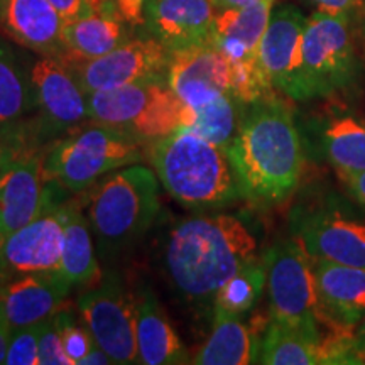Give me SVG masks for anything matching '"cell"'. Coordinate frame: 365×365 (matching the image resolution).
<instances>
[{
	"label": "cell",
	"mask_w": 365,
	"mask_h": 365,
	"mask_svg": "<svg viewBox=\"0 0 365 365\" xmlns=\"http://www.w3.org/2000/svg\"><path fill=\"white\" fill-rule=\"evenodd\" d=\"M227 156L240 196L254 207L286 202L303 175V144L293 112L276 95L247 105Z\"/></svg>",
	"instance_id": "cell-1"
},
{
	"label": "cell",
	"mask_w": 365,
	"mask_h": 365,
	"mask_svg": "<svg viewBox=\"0 0 365 365\" xmlns=\"http://www.w3.org/2000/svg\"><path fill=\"white\" fill-rule=\"evenodd\" d=\"M257 240L239 217L185 218L168 235L164 267L175 293L198 309H213L218 289L257 259Z\"/></svg>",
	"instance_id": "cell-2"
},
{
	"label": "cell",
	"mask_w": 365,
	"mask_h": 365,
	"mask_svg": "<svg viewBox=\"0 0 365 365\" xmlns=\"http://www.w3.org/2000/svg\"><path fill=\"white\" fill-rule=\"evenodd\" d=\"M78 195L97 252L105 259L134 247L161 208L158 175L139 163L108 173Z\"/></svg>",
	"instance_id": "cell-3"
},
{
	"label": "cell",
	"mask_w": 365,
	"mask_h": 365,
	"mask_svg": "<svg viewBox=\"0 0 365 365\" xmlns=\"http://www.w3.org/2000/svg\"><path fill=\"white\" fill-rule=\"evenodd\" d=\"M148 158L168 195L186 208H222L240 200L227 150L185 127L148 144Z\"/></svg>",
	"instance_id": "cell-4"
},
{
	"label": "cell",
	"mask_w": 365,
	"mask_h": 365,
	"mask_svg": "<svg viewBox=\"0 0 365 365\" xmlns=\"http://www.w3.org/2000/svg\"><path fill=\"white\" fill-rule=\"evenodd\" d=\"M145 143L124 130L88 120L46 150L44 170L70 195H78L108 173L140 163Z\"/></svg>",
	"instance_id": "cell-5"
},
{
	"label": "cell",
	"mask_w": 365,
	"mask_h": 365,
	"mask_svg": "<svg viewBox=\"0 0 365 365\" xmlns=\"http://www.w3.org/2000/svg\"><path fill=\"white\" fill-rule=\"evenodd\" d=\"M86 103L90 120L124 130L145 144L180 129L186 108L166 78L90 93Z\"/></svg>",
	"instance_id": "cell-6"
},
{
	"label": "cell",
	"mask_w": 365,
	"mask_h": 365,
	"mask_svg": "<svg viewBox=\"0 0 365 365\" xmlns=\"http://www.w3.org/2000/svg\"><path fill=\"white\" fill-rule=\"evenodd\" d=\"M359 76V56L349 16L314 12L301 46V102L346 90Z\"/></svg>",
	"instance_id": "cell-7"
},
{
	"label": "cell",
	"mask_w": 365,
	"mask_h": 365,
	"mask_svg": "<svg viewBox=\"0 0 365 365\" xmlns=\"http://www.w3.org/2000/svg\"><path fill=\"white\" fill-rule=\"evenodd\" d=\"M271 322L323 340L314 291L313 259L294 237L277 240L262 257Z\"/></svg>",
	"instance_id": "cell-8"
},
{
	"label": "cell",
	"mask_w": 365,
	"mask_h": 365,
	"mask_svg": "<svg viewBox=\"0 0 365 365\" xmlns=\"http://www.w3.org/2000/svg\"><path fill=\"white\" fill-rule=\"evenodd\" d=\"M78 312L112 364H137L135 296L120 274L107 271L78 298Z\"/></svg>",
	"instance_id": "cell-9"
},
{
	"label": "cell",
	"mask_w": 365,
	"mask_h": 365,
	"mask_svg": "<svg viewBox=\"0 0 365 365\" xmlns=\"http://www.w3.org/2000/svg\"><path fill=\"white\" fill-rule=\"evenodd\" d=\"M171 53L154 39L130 38L103 56L61 59L86 95L149 80H164Z\"/></svg>",
	"instance_id": "cell-10"
},
{
	"label": "cell",
	"mask_w": 365,
	"mask_h": 365,
	"mask_svg": "<svg viewBox=\"0 0 365 365\" xmlns=\"http://www.w3.org/2000/svg\"><path fill=\"white\" fill-rule=\"evenodd\" d=\"M46 148L24 154L0 176V244L44 213L66 202V190L44 170Z\"/></svg>",
	"instance_id": "cell-11"
},
{
	"label": "cell",
	"mask_w": 365,
	"mask_h": 365,
	"mask_svg": "<svg viewBox=\"0 0 365 365\" xmlns=\"http://www.w3.org/2000/svg\"><path fill=\"white\" fill-rule=\"evenodd\" d=\"M293 237L312 259L365 269V223L335 207L298 210Z\"/></svg>",
	"instance_id": "cell-12"
},
{
	"label": "cell",
	"mask_w": 365,
	"mask_h": 365,
	"mask_svg": "<svg viewBox=\"0 0 365 365\" xmlns=\"http://www.w3.org/2000/svg\"><path fill=\"white\" fill-rule=\"evenodd\" d=\"M39 125L46 137L68 134L90 120L86 93L61 59L39 56L29 68Z\"/></svg>",
	"instance_id": "cell-13"
},
{
	"label": "cell",
	"mask_w": 365,
	"mask_h": 365,
	"mask_svg": "<svg viewBox=\"0 0 365 365\" xmlns=\"http://www.w3.org/2000/svg\"><path fill=\"white\" fill-rule=\"evenodd\" d=\"M307 19L294 6L272 9L257 53L259 65L272 88L294 102H301V46Z\"/></svg>",
	"instance_id": "cell-14"
},
{
	"label": "cell",
	"mask_w": 365,
	"mask_h": 365,
	"mask_svg": "<svg viewBox=\"0 0 365 365\" xmlns=\"http://www.w3.org/2000/svg\"><path fill=\"white\" fill-rule=\"evenodd\" d=\"M319 323L328 331H352L365 318V269L313 259Z\"/></svg>",
	"instance_id": "cell-15"
},
{
	"label": "cell",
	"mask_w": 365,
	"mask_h": 365,
	"mask_svg": "<svg viewBox=\"0 0 365 365\" xmlns=\"http://www.w3.org/2000/svg\"><path fill=\"white\" fill-rule=\"evenodd\" d=\"M63 223L59 207L9 235L0 244V282L31 272L59 271Z\"/></svg>",
	"instance_id": "cell-16"
},
{
	"label": "cell",
	"mask_w": 365,
	"mask_h": 365,
	"mask_svg": "<svg viewBox=\"0 0 365 365\" xmlns=\"http://www.w3.org/2000/svg\"><path fill=\"white\" fill-rule=\"evenodd\" d=\"M217 12L213 0H148L143 27L175 53L213 43Z\"/></svg>",
	"instance_id": "cell-17"
},
{
	"label": "cell",
	"mask_w": 365,
	"mask_h": 365,
	"mask_svg": "<svg viewBox=\"0 0 365 365\" xmlns=\"http://www.w3.org/2000/svg\"><path fill=\"white\" fill-rule=\"evenodd\" d=\"M166 81L188 107H202L230 91V63L213 43L171 53Z\"/></svg>",
	"instance_id": "cell-18"
},
{
	"label": "cell",
	"mask_w": 365,
	"mask_h": 365,
	"mask_svg": "<svg viewBox=\"0 0 365 365\" xmlns=\"http://www.w3.org/2000/svg\"><path fill=\"white\" fill-rule=\"evenodd\" d=\"M71 287L61 271L11 277L0 282V317L11 330L36 325L63 309Z\"/></svg>",
	"instance_id": "cell-19"
},
{
	"label": "cell",
	"mask_w": 365,
	"mask_h": 365,
	"mask_svg": "<svg viewBox=\"0 0 365 365\" xmlns=\"http://www.w3.org/2000/svg\"><path fill=\"white\" fill-rule=\"evenodd\" d=\"M63 22L48 0H2L0 33L39 56L66 54Z\"/></svg>",
	"instance_id": "cell-20"
},
{
	"label": "cell",
	"mask_w": 365,
	"mask_h": 365,
	"mask_svg": "<svg viewBox=\"0 0 365 365\" xmlns=\"http://www.w3.org/2000/svg\"><path fill=\"white\" fill-rule=\"evenodd\" d=\"M135 296V336L137 364L182 365L191 357L182 345L163 304L148 284H140Z\"/></svg>",
	"instance_id": "cell-21"
},
{
	"label": "cell",
	"mask_w": 365,
	"mask_h": 365,
	"mask_svg": "<svg viewBox=\"0 0 365 365\" xmlns=\"http://www.w3.org/2000/svg\"><path fill=\"white\" fill-rule=\"evenodd\" d=\"M63 223V252L59 271L71 286H93L102 277L95 239L78 198H68L59 207Z\"/></svg>",
	"instance_id": "cell-22"
},
{
	"label": "cell",
	"mask_w": 365,
	"mask_h": 365,
	"mask_svg": "<svg viewBox=\"0 0 365 365\" xmlns=\"http://www.w3.org/2000/svg\"><path fill=\"white\" fill-rule=\"evenodd\" d=\"M212 331L191 357L196 365H247L259 357L261 340L237 314L212 309Z\"/></svg>",
	"instance_id": "cell-23"
},
{
	"label": "cell",
	"mask_w": 365,
	"mask_h": 365,
	"mask_svg": "<svg viewBox=\"0 0 365 365\" xmlns=\"http://www.w3.org/2000/svg\"><path fill=\"white\" fill-rule=\"evenodd\" d=\"M125 24L127 22L118 14L95 11L75 21L65 22L63 36H65L66 54L61 59H91L113 51L127 39H130Z\"/></svg>",
	"instance_id": "cell-24"
},
{
	"label": "cell",
	"mask_w": 365,
	"mask_h": 365,
	"mask_svg": "<svg viewBox=\"0 0 365 365\" xmlns=\"http://www.w3.org/2000/svg\"><path fill=\"white\" fill-rule=\"evenodd\" d=\"M245 110L247 105L242 103L232 91H227L202 107L186 105L181 127L227 149L240 129Z\"/></svg>",
	"instance_id": "cell-25"
},
{
	"label": "cell",
	"mask_w": 365,
	"mask_h": 365,
	"mask_svg": "<svg viewBox=\"0 0 365 365\" xmlns=\"http://www.w3.org/2000/svg\"><path fill=\"white\" fill-rule=\"evenodd\" d=\"M322 144L339 175L365 171V117L355 113L331 117L323 129Z\"/></svg>",
	"instance_id": "cell-26"
},
{
	"label": "cell",
	"mask_w": 365,
	"mask_h": 365,
	"mask_svg": "<svg viewBox=\"0 0 365 365\" xmlns=\"http://www.w3.org/2000/svg\"><path fill=\"white\" fill-rule=\"evenodd\" d=\"M259 364L266 365H318L325 364L323 340L312 339L294 328L271 322L259 346Z\"/></svg>",
	"instance_id": "cell-27"
},
{
	"label": "cell",
	"mask_w": 365,
	"mask_h": 365,
	"mask_svg": "<svg viewBox=\"0 0 365 365\" xmlns=\"http://www.w3.org/2000/svg\"><path fill=\"white\" fill-rule=\"evenodd\" d=\"M36 108L29 71L7 46H0V124L22 120Z\"/></svg>",
	"instance_id": "cell-28"
},
{
	"label": "cell",
	"mask_w": 365,
	"mask_h": 365,
	"mask_svg": "<svg viewBox=\"0 0 365 365\" xmlns=\"http://www.w3.org/2000/svg\"><path fill=\"white\" fill-rule=\"evenodd\" d=\"M274 0H261L252 6L218 11L213 38H227L259 53V44L271 19Z\"/></svg>",
	"instance_id": "cell-29"
},
{
	"label": "cell",
	"mask_w": 365,
	"mask_h": 365,
	"mask_svg": "<svg viewBox=\"0 0 365 365\" xmlns=\"http://www.w3.org/2000/svg\"><path fill=\"white\" fill-rule=\"evenodd\" d=\"M266 289V266L262 259L242 267L239 272L223 284L213 301V309L242 317L257 304L262 291Z\"/></svg>",
	"instance_id": "cell-30"
},
{
	"label": "cell",
	"mask_w": 365,
	"mask_h": 365,
	"mask_svg": "<svg viewBox=\"0 0 365 365\" xmlns=\"http://www.w3.org/2000/svg\"><path fill=\"white\" fill-rule=\"evenodd\" d=\"M44 140L48 137L38 124H0V176L6 173L11 164L31 150L46 148Z\"/></svg>",
	"instance_id": "cell-31"
},
{
	"label": "cell",
	"mask_w": 365,
	"mask_h": 365,
	"mask_svg": "<svg viewBox=\"0 0 365 365\" xmlns=\"http://www.w3.org/2000/svg\"><path fill=\"white\" fill-rule=\"evenodd\" d=\"M43 323L21 327L11 331L6 365H39V339Z\"/></svg>",
	"instance_id": "cell-32"
},
{
	"label": "cell",
	"mask_w": 365,
	"mask_h": 365,
	"mask_svg": "<svg viewBox=\"0 0 365 365\" xmlns=\"http://www.w3.org/2000/svg\"><path fill=\"white\" fill-rule=\"evenodd\" d=\"M59 331H61L63 346L68 357L71 359L73 365H80L91 349H93L95 340L86 325H78L71 317L70 312L66 309H59Z\"/></svg>",
	"instance_id": "cell-33"
},
{
	"label": "cell",
	"mask_w": 365,
	"mask_h": 365,
	"mask_svg": "<svg viewBox=\"0 0 365 365\" xmlns=\"http://www.w3.org/2000/svg\"><path fill=\"white\" fill-rule=\"evenodd\" d=\"M39 365H73L63 346L58 313L44 319L39 339Z\"/></svg>",
	"instance_id": "cell-34"
},
{
	"label": "cell",
	"mask_w": 365,
	"mask_h": 365,
	"mask_svg": "<svg viewBox=\"0 0 365 365\" xmlns=\"http://www.w3.org/2000/svg\"><path fill=\"white\" fill-rule=\"evenodd\" d=\"M308 2L313 4L318 12L328 14V16L350 17L362 7V0H308Z\"/></svg>",
	"instance_id": "cell-35"
},
{
	"label": "cell",
	"mask_w": 365,
	"mask_h": 365,
	"mask_svg": "<svg viewBox=\"0 0 365 365\" xmlns=\"http://www.w3.org/2000/svg\"><path fill=\"white\" fill-rule=\"evenodd\" d=\"M59 14L63 22H70L91 12L90 4L86 0H48Z\"/></svg>",
	"instance_id": "cell-36"
},
{
	"label": "cell",
	"mask_w": 365,
	"mask_h": 365,
	"mask_svg": "<svg viewBox=\"0 0 365 365\" xmlns=\"http://www.w3.org/2000/svg\"><path fill=\"white\" fill-rule=\"evenodd\" d=\"M145 2L148 0H115L118 16L129 26H143Z\"/></svg>",
	"instance_id": "cell-37"
},
{
	"label": "cell",
	"mask_w": 365,
	"mask_h": 365,
	"mask_svg": "<svg viewBox=\"0 0 365 365\" xmlns=\"http://www.w3.org/2000/svg\"><path fill=\"white\" fill-rule=\"evenodd\" d=\"M339 178L345 185V188L349 190L350 196H352L360 207L365 208V171L339 175Z\"/></svg>",
	"instance_id": "cell-38"
},
{
	"label": "cell",
	"mask_w": 365,
	"mask_h": 365,
	"mask_svg": "<svg viewBox=\"0 0 365 365\" xmlns=\"http://www.w3.org/2000/svg\"><path fill=\"white\" fill-rule=\"evenodd\" d=\"M110 364H112L110 357H108V355L105 354L98 345H95L88 352V355H86V357L80 362V365H110Z\"/></svg>",
	"instance_id": "cell-39"
},
{
	"label": "cell",
	"mask_w": 365,
	"mask_h": 365,
	"mask_svg": "<svg viewBox=\"0 0 365 365\" xmlns=\"http://www.w3.org/2000/svg\"><path fill=\"white\" fill-rule=\"evenodd\" d=\"M11 327L7 325L6 319L0 317V364H6V354L9 339H11Z\"/></svg>",
	"instance_id": "cell-40"
},
{
	"label": "cell",
	"mask_w": 365,
	"mask_h": 365,
	"mask_svg": "<svg viewBox=\"0 0 365 365\" xmlns=\"http://www.w3.org/2000/svg\"><path fill=\"white\" fill-rule=\"evenodd\" d=\"M261 2V0H213L217 11H225V9H240L252 6V4Z\"/></svg>",
	"instance_id": "cell-41"
},
{
	"label": "cell",
	"mask_w": 365,
	"mask_h": 365,
	"mask_svg": "<svg viewBox=\"0 0 365 365\" xmlns=\"http://www.w3.org/2000/svg\"><path fill=\"white\" fill-rule=\"evenodd\" d=\"M86 2L90 4L91 11H95V12L118 14L117 6H115V0H86Z\"/></svg>",
	"instance_id": "cell-42"
},
{
	"label": "cell",
	"mask_w": 365,
	"mask_h": 365,
	"mask_svg": "<svg viewBox=\"0 0 365 365\" xmlns=\"http://www.w3.org/2000/svg\"><path fill=\"white\" fill-rule=\"evenodd\" d=\"M355 336H357V344H359V349H360V355H362V360H364V364H365V318H364V322H362V327H360V330H359V333Z\"/></svg>",
	"instance_id": "cell-43"
},
{
	"label": "cell",
	"mask_w": 365,
	"mask_h": 365,
	"mask_svg": "<svg viewBox=\"0 0 365 365\" xmlns=\"http://www.w3.org/2000/svg\"><path fill=\"white\" fill-rule=\"evenodd\" d=\"M360 12H362V16L365 17V0H362V7H360Z\"/></svg>",
	"instance_id": "cell-44"
},
{
	"label": "cell",
	"mask_w": 365,
	"mask_h": 365,
	"mask_svg": "<svg viewBox=\"0 0 365 365\" xmlns=\"http://www.w3.org/2000/svg\"><path fill=\"white\" fill-rule=\"evenodd\" d=\"M0 4H2V0H0Z\"/></svg>",
	"instance_id": "cell-45"
}]
</instances>
